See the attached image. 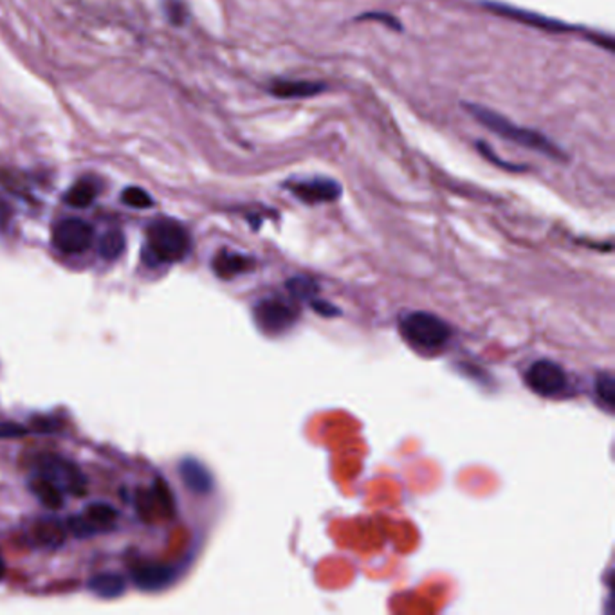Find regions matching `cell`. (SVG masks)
<instances>
[{"mask_svg":"<svg viewBox=\"0 0 615 615\" xmlns=\"http://www.w3.org/2000/svg\"><path fill=\"white\" fill-rule=\"evenodd\" d=\"M122 201H123V205L136 207V209H146V207L154 206L152 197H150L143 188H137V186L127 188V190L122 194Z\"/></svg>","mask_w":615,"mask_h":615,"instance_id":"cell-22","label":"cell"},{"mask_svg":"<svg viewBox=\"0 0 615 615\" xmlns=\"http://www.w3.org/2000/svg\"><path fill=\"white\" fill-rule=\"evenodd\" d=\"M357 20H377V22H383V24H387L388 27H392L396 31L403 29L401 22L394 15H390V13H376V11L374 13H365Z\"/></svg>","mask_w":615,"mask_h":615,"instance_id":"cell-26","label":"cell"},{"mask_svg":"<svg viewBox=\"0 0 615 615\" xmlns=\"http://www.w3.org/2000/svg\"><path fill=\"white\" fill-rule=\"evenodd\" d=\"M31 491L35 493V496L42 502V505H46L51 511H58L64 507V494L62 489L51 482V480L38 477V479L31 482Z\"/></svg>","mask_w":615,"mask_h":615,"instance_id":"cell-15","label":"cell"},{"mask_svg":"<svg viewBox=\"0 0 615 615\" xmlns=\"http://www.w3.org/2000/svg\"><path fill=\"white\" fill-rule=\"evenodd\" d=\"M27 428L16 422H0V439H16L27 435Z\"/></svg>","mask_w":615,"mask_h":615,"instance_id":"cell-27","label":"cell"},{"mask_svg":"<svg viewBox=\"0 0 615 615\" xmlns=\"http://www.w3.org/2000/svg\"><path fill=\"white\" fill-rule=\"evenodd\" d=\"M253 268V260L240 253L220 251L213 260V271L220 278H233L237 274L248 273Z\"/></svg>","mask_w":615,"mask_h":615,"instance_id":"cell-14","label":"cell"},{"mask_svg":"<svg viewBox=\"0 0 615 615\" xmlns=\"http://www.w3.org/2000/svg\"><path fill=\"white\" fill-rule=\"evenodd\" d=\"M477 148H479L480 154L487 159V161H491L493 164H496V166H500V168H504V170H509V172H524V170H527V166H516V164H509V163H505L504 159H500V157H496L494 155V152L489 148V144H485L483 141H479L477 143Z\"/></svg>","mask_w":615,"mask_h":615,"instance_id":"cell-25","label":"cell"},{"mask_svg":"<svg viewBox=\"0 0 615 615\" xmlns=\"http://www.w3.org/2000/svg\"><path fill=\"white\" fill-rule=\"evenodd\" d=\"M175 578V570L164 563H139L133 568L137 588L155 592L166 588Z\"/></svg>","mask_w":615,"mask_h":615,"instance_id":"cell-10","label":"cell"},{"mask_svg":"<svg viewBox=\"0 0 615 615\" xmlns=\"http://www.w3.org/2000/svg\"><path fill=\"white\" fill-rule=\"evenodd\" d=\"M271 94L281 100H302L318 96L327 90V85L323 81H311V80H273L270 85Z\"/></svg>","mask_w":615,"mask_h":615,"instance_id":"cell-11","label":"cell"},{"mask_svg":"<svg viewBox=\"0 0 615 615\" xmlns=\"http://www.w3.org/2000/svg\"><path fill=\"white\" fill-rule=\"evenodd\" d=\"M483 7L491 9L493 13H498L500 16L522 22V24L531 26V27L550 31V33H570L574 29L572 26H568L565 22H559V20H554L550 16H546V15L525 11V9H520V7H513V5L502 4V2H483Z\"/></svg>","mask_w":615,"mask_h":615,"instance_id":"cell-9","label":"cell"},{"mask_svg":"<svg viewBox=\"0 0 615 615\" xmlns=\"http://www.w3.org/2000/svg\"><path fill=\"white\" fill-rule=\"evenodd\" d=\"M152 498H154V504H155V509L166 516V518H172L175 514V502H174V494L168 487V483L163 479H155L154 482V487L150 491Z\"/></svg>","mask_w":615,"mask_h":615,"instance_id":"cell-19","label":"cell"},{"mask_svg":"<svg viewBox=\"0 0 615 615\" xmlns=\"http://www.w3.org/2000/svg\"><path fill=\"white\" fill-rule=\"evenodd\" d=\"M525 383L535 394L542 398H556L563 394L568 387V377L557 363L550 359H540L527 368Z\"/></svg>","mask_w":615,"mask_h":615,"instance_id":"cell-4","label":"cell"},{"mask_svg":"<svg viewBox=\"0 0 615 615\" xmlns=\"http://www.w3.org/2000/svg\"><path fill=\"white\" fill-rule=\"evenodd\" d=\"M168 16L174 24H183V20L186 18L185 5L179 0H170L168 2Z\"/></svg>","mask_w":615,"mask_h":615,"instance_id":"cell-28","label":"cell"},{"mask_svg":"<svg viewBox=\"0 0 615 615\" xmlns=\"http://www.w3.org/2000/svg\"><path fill=\"white\" fill-rule=\"evenodd\" d=\"M285 188L305 205L334 203L342 197V186L329 177H311V179H291Z\"/></svg>","mask_w":615,"mask_h":615,"instance_id":"cell-6","label":"cell"},{"mask_svg":"<svg viewBox=\"0 0 615 615\" xmlns=\"http://www.w3.org/2000/svg\"><path fill=\"white\" fill-rule=\"evenodd\" d=\"M68 529L58 520H42L35 525V538L46 547H60L66 542Z\"/></svg>","mask_w":615,"mask_h":615,"instance_id":"cell-16","label":"cell"},{"mask_svg":"<svg viewBox=\"0 0 615 615\" xmlns=\"http://www.w3.org/2000/svg\"><path fill=\"white\" fill-rule=\"evenodd\" d=\"M148 248L144 251V260L150 264L159 262H177L183 260L190 251V235L175 220L161 218L150 224Z\"/></svg>","mask_w":615,"mask_h":615,"instance_id":"cell-2","label":"cell"},{"mask_svg":"<svg viewBox=\"0 0 615 615\" xmlns=\"http://www.w3.org/2000/svg\"><path fill=\"white\" fill-rule=\"evenodd\" d=\"M179 475L185 482V485L196 494H207L213 489L211 473L206 470L205 464H201L197 459L186 457L179 464Z\"/></svg>","mask_w":615,"mask_h":615,"instance_id":"cell-12","label":"cell"},{"mask_svg":"<svg viewBox=\"0 0 615 615\" xmlns=\"http://www.w3.org/2000/svg\"><path fill=\"white\" fill-rule=\"evenodd\" d=\"M98 197V185L90 179H81L72 185L66 194V203L72 207H87Z\"/></svg>","mask_w":615,"mask_h":615,"instance_id":"cell-17","label":"cell"},{"mask_svg":"<svg viewBox=\"0 0 615 615\" xmlns=\"http://www.w3.org/2000/svg\"><path fill=\"white\" fill-rule=\"evenodd\" d=\"M38 473L44 479L55 482L60 489H66L70 494H83L87 491V480L83 473L68 461L58 457H44Z\"/></svg>","mask_w":615,"mask_h":615,"instance_id":"cell-8","label":"cell"},{"mask_svg":"<svg viewBox=\"0 0 615 615\" xmlns=\"http://www.w3.org/2000/svg\"><path fill=\"white\" fill-rule=\"evenodd\" d=\"M596 399L605 410L614 411L615 379L610 372H601L596 377Z\"/></svg>","mask_w":615,"mask_h":615,"instance_id":"cell-21","label":"cell"},{"mask_svg":"<svg viewBox=\"0 0 615 615\" xmlns=\"http://www.w3.org/2000/svg\"><path fill=\"white\" fill-rule=\"evenodd\" d=\"M87 587L94 596H98L101 599H116L120 596H123V592L127 588L125 579L120 574H114V572L94 574L89 579Z\"/></svg>","mask_w":615,"mask_h":615,"instance_id":"cell-13","label":"cell"},{"mask_svg":"<svg viewBox=\"0 0 615 615\" xmlns=\"http://www.w3.org/2000/svg\"><path fill=\"white\" fill-rule=\"evenodd\" d=\"M125 251V235L120 229L107 231L100 240V255L105 260H116Z\"/></svg>","mask_w":615,"mask_h":615,"instance_id":"cell-20","label":"cell"},{"mask_svg":"<svg viewBox=\"0 0 615 615\" xmlns=\"http://www.w3.org/2000/svg\"><path fill=\"white\" fill-rule=\"evenodd\" d=\"M4 570H5V567H4V561H2V557H0V579H2V576H4Z\"/></svg>","mask_w":615,"mask_h":615,"instance_id":"cell-29","label":"cell"},{"mask_svg":"<svg viewBox=\"0 0 615 615\" xmlns=\"http://www.w3.org/2000/svg\"><path fill=\"white\" fill-rule=\"evenodd\" d=\"M68 529L76 538H89V536H92V535L98 533L96 527L83 514L69 518Z\"/></svg>","mask_w":615,"mask_h":615,"instance_id":"cell-24","label":"cell"},{"mask_svg":"<svg viewBox=\"0 0 615 615\" xmlns=\"http://www.w3.org/2000/svg\"><path fill=\"white\" fill-rule=\"evenodd\" d=\"M83 516L96 527V531H101L114 525V522L118 520V511L109 504L96 502L85 507Z\"/></svg>","mask_w":615,"mask_h":615,"instance_id":"cell-18","label":"cell"},{"mask_svg":"<svg viewBox=\"0 0 615 615\" xmlns=\"http://www.w3.org/2000/svg\"><path fill=\"white\" fill-rule=\"evenodd\" d=\"M464 109L479 122L482 127L489 129L496 136L504 137V139H507L511 143H516L524 148H529L533 152H538V154L546 155L552 161L565 163L568 159V155L561 150L559 144H556L547 136L540 134L538 131L520 127V125L509 122L505 116H502V114H498L491 109H485L482 105H477V103H464Z\"/></svg>","mask_w":615,"mask_h":615,"instance_id":"cell-1","label":"cell"},{"mask_svg":"<svg viewBox=\"0 0 615 615\" xmlns=\"http://www.w3.org/2000/svg\"><path fill=\"white\" fill-rule=\"evenodd\" d=\"M94 229L81 218H64L53 229V244L58 251L78 255L90 248Z\"/></svg>","mask_w":615,"mask_h":615,"instance_id":"cell-5","label":"cell"},{"mask_svg":"<svg viewBox=\"0 0 615 615\" xmlns=\"http://www.w3.org/2000/svg\"><path fill=\"white\" fill-rule=\"evenodd\" d=\"M287 289L292 292L294 298L309 300V298H313V292L316 291V285H314L313 280H307V278H292V280H289Z\"/></svg>","mask_w":615,"mask_h":615,"instance_id":"cell-23","label":"cell"},{"mask_svg":"<svg viewBox=\"0 0 615 615\" xmlns=\"http://www.w3.org/2000/svg\"><path fill=\"white\" fill-rule=\"evenodd\" d=\"M401 334L419 350L433 352L442 348L451 338L450 325L431 313H411L401 320Z\"/></svg>","mask_w":615,"mask_h":615,"instance_id":"cell-3","label":"cell"},{"mask_svg":"<svg viewBox=\"0 0 615 615\" xmlns=\"http://www.w3.org/2000/svg\"><path fill=\"white\" fill-rule=\"evenodd\" d=\"M296 318H298L296 309L276 298L262 300L255 307V320L259 327L268 334H280L287 331L289 327L294 325Z\"/></svg>","mask_w":615,"mask_h":615,"instance_id":"cell-7","label":"cell"}]
</instances>
